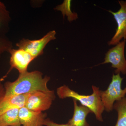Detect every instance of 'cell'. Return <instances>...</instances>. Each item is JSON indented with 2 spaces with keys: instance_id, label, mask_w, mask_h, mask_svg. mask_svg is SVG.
Listing matches in <instances>:
<instances>
[{
  "instance_id": "obj_1",
  "label": "cell",
  "mask_w": 126,
  "mask_h": 126,
  "mask_svg": "<svg viewBox=\"0 0 126 126\" xmlns=\"http://www.w3.org/2000/svg\"><path fill=\"white\" fill-rule=\"evenodd\" d=\"M49 77H43L39 71L26 72L19 74V77L14 82H6L4 85L5 94L4 97L31 94L38 92H48L50 90L47 83Z\"/></svg>"
},
{
  "instance_id": "obj_2",
  "label": "cell",
  "mask_w": 126,
  "mask_h": 126,
  "mask_svg": "<svg viewBox=\"0 0 126 126\" xmlns=\"http://www.w3.org/2000/svg\"><path fill=\"white\" fill-rule=\"evenodd\" d=\"M92 88L93 93L91 95L79 94L65 85L58 88L56 92L61 99L70 97L79 101L82 106L87 108L94 113L98 121L103 122L102 115L105 109L100 97V90L96 86H92Z\"/></svg>"
},
{
  "instance_id": "obj_3",
  "label": "cell",
  "mask_w": 126,
  "mask_h": 126,
  "mask_svg": "<svg viewBox=\"0 0 126 126\" xmlns=\"http://www.w3.org/2000/svg\"><path fill=\"white\" fill-rule=\"evenodd\" d=\"M120 74L113 73L111 81L107 90H100L102 102L105 110L108 112L112 111L115 102L125 97L126 94V87L123 89L122 88L123 78Z\"/></svg>"
},
{
  "instance_id": "obj_4",
  "label": "cell",
  "mask_w": 126,
  "mask_h": 126,
  "mask_svg": "<svg viewBox=\"0 0 126 126\" xmlns=\"http://www.w3.org/2000/svg\"><path fill=\"white\" fill-rule=\"evenodd\" d=\"M126 40H123L110 49L106 53L104 61L101 64H111V67L115 68V74L121 73L126 74V60L124 50Z\"/></svg>"
},
{
  "instance_id": "obj_5",
  "label": "cell",
  "mask_w": 126,
  "mask_h": 126,
  "mask_svg": "<svg viewBox=\"0 0 126 126\" xmlns=\"http://www.w3.org/2000/svg\"><path fill=\"white\" fill-rule=\"evenodd\" d=\"M55 98L53 90L35 92L30 94L25 107L32 111L42 112L49 109Z\"/></svg>"
},
{
  "instance_id": "obj_6",
  "label": "cell",
  "mask_w": 126,
  "mask_h": 126,
  "mask_svg": "<svg viewBox=\"0 0 126 126\" xmlns=\"http://www.w3.org/2000/svg\"><path fill=\"white\" fill-rule=\"evenodd\" d=\"M56 32L52 31L39 40H31L23 39L17 43L16 46L19 48L28 52L35 59L43 54L45 47L50 41L56 39Z\"/></svg>"
},
{
  "instance_id": "obj_7",
  "label": "cell",
  "mask_w": 126,
  "mask_h": 126,
  "mask_svg": "<svg viewBox=\"0 0 126 126\" xmlns=\"http://www.w3.org/2000/svg\"><path fill=\"white\" fill-rule=\"evenodd\" d=\"M118 1L120 8L117 11H108L112 14L117 25L115 34L108 43L109 45H116L123 39L126 40V0Z\"/></svg>"
},
{
  "instance_id": "obj_8",
  "label": "cell",
  "mask_w": 126,
  "mask_h": 126,
  "mask_svg": "<svg viewBox=\"0 0 126 126\" xmlns=\"http://www.w3.org/2000/svg\"><path fill=\"white\" fill-rule=\"evenodd\" d=\"M9 53L11 54L10 61L11 68L7 74L13 68L17 69L19 74L27 72L29 64L34 59L28 52L21 49L12 48L10 50Z\"/></svg>"
},
{
  "instance_id": "obj_9",
  "label": "cell",
  "mask_w": 126,
  "mask_h": 126,
  "mask_svg": "<svg viewBox=\"0 0 126 126\" xmlns=\"http://www.w3.org/2000/svg\"><path fill=\"white\" fill-rule=\"evenodd\" d=\"M46 113L30 110L26 107L19 109V117L23 126H43Z\"/></svg>"
},
{
  "instance_id": "obj_10",
  "label": "cell",
  "mask_w": 126,
  "mask_h": 126,
  "mask_svg": "<svg viewBox=\"0 0 126 126\" xmlns=\"http://www.w3.org/2000/svg\"><path fill=\"white\" fill-rule=\"evenodd\" d=\"M30 94L4 97L0 102V116L9 110L16 109H19L25 107Z\"/></svg>"
},
{
  "instance_id": "obj_11",
  "label": "cell",
  "mask_w": 126,
  "mask_h": 126,
  "mask_svg": "<svg viewBox=\"0 0 126 126\" xmlns=\"http://www.w3.org/2000/svg\"><path fill=\"white\" fill-rule=\"evenodd\" d=\"M73 101L74 105L73 115L67 124L69 126H90L87 121L86 118L92 111L86 107L79 106L75 99H73Z\"/></svg>"
},
{
  "instance_id": "obj_12",
  "label": "cell",
  "mask_w": 126,
  "mask_h": 126,
  "mask_svg": "<svg viewBox=\"0 0 126 126\" xmlns=\"http://www.w3.org/2000/svg\"><path fill=\"white\" fill-rule=\"evenodd\" d=\"M19 109L9 110L0 116V126H21Z\"/></svg>"
},
{
  "instance_id": "obj_13",
  "label": "cell",
  "mask_w": 126,
  "mask_h": 126,
  "mask_svg": "<svg viewBox=\"0 0 126 126\" xmlns=\"http://www.w3.org/2000/svg\"><path fill=\"white\" fill-rule=\"evenodd\" d=\"M11 19L10 12L5 4L0 1V36H5L8 32Z\"/></svg>"
},
{
  "instance_id": "obj_14",
  "label": "cell",
  "mask_w": 126,
  "mask_h": 126,
  "mask_svg": "<svg viewBox=\"0 0 126 126\" xmlns=\"http://www.w3.org/2000/svg\"><path fill=\"white\" fill-rule=\"evenodd\" d=\"M113 109L118 114L117 121L115 126H126V97L115 102Z\"/></svg>"
},
{
  "instance_id": "obj_15",
  "label": "cell",
  "mask_w": 126,
  "mask_h": 126,
  "mask_svg": "<svg viewBox=\"0 0 126 126\" xmlns=\"http://www.w3.org/2000/svg\"><path fill=\"white\" fill-rule=\"evenodd\" d=\"M71 0H65L62 4L57 6L55 9L61 12L63 18L66 16L68 20L70 22L76 20L78 18V14L76 12H72L71 10Z\"/></svg>"
},
{
  "instance_id": "obj_16",
  "label": "cell",
  "mask_w": 126,
  "mask_h": 126,
  "mask_svg": "<svg viewBox=\"0 0 126 126\" xmlns=\"http://www.w3.org/2000/svg\"><path fill=\"white\" fill-rule=\"evenodd\" d=\"M12 48V43L5 36H0V58L5 52H9Z\"/></svg>"
},
{
  "instance_id": "obj_17",
  "label": "cell",
  "mask_w": 126,
  "mask_h": 126,
  "mask_svg": "<svg viewBox=\"0 0 126 126\" xmlns=\"http://www.w3.org/2000/svg\"><path fill=\"white\" fill-rule=\"evenodd\" d=\"M44 126H69L68 124H59L55 123L49 118L46 119L44 123Z\"/></svg>"
},
{
  "instance_id": "obj_18",
  "label": "cell",
  "mask_w": 126,
  "mask_h": 126,
  "mask_svg": "<svg viewBox=\"0 0 126 126\" xmlns=\"http://www.w3.org/2000/svg\"><path fill=\"white\" fill-rule=\"evenodd\" d=\"M5 90L4 86L0 82V102L4 97Z\"/></svg>"
}]
</instances>
